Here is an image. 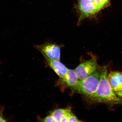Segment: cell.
<instances>
[{
	"label": "cell",
	"mask_w": 122,
	"mask_h": 122,
	"mask_svg": "<svg viewBox=\"0 0 122 122\" xmlns=\"http://www.w3.org/2000/svg\"><path fill=\"white\" fill-rule=\"evenodd\" d=\"M101 67L97 63V57L94 56L89 60L82 62L74 71L79 80H81L91 75Z\"/></svg>",
	"instance_id": "3957f363"
},
{
	"label": "cell",
	"mask_w": 122,
	"mask_h": 122,
	"mask_svg": "<svg viewBox=\"0 0 122 122\" xmlns=\"http://www.w3.org/2000/svg\"><path fill=\"white\" fill-rule=\"evenodd\" d=\"M63 79L68 86L72 88L77 85L79 80L74 70L69 69L65 78Z\"/></svg>",
	"instance_id": "ba28073f"
},
{
	"label": "cell",
	"mask_w": 122,
	"mask_h": 122,
	"mask_svg": "<svg viewBox=\"0 0 122 122\" xmlns=\"http://www.w3.org/2000/svg\"><path fill=\"white\" fill-rule=\"evenodd\" d=\"M107 68V66L101 67L98 87L95 92L88 98L95 103H103L111 106L122 105V101L116 95L108 82Z\"/></svg>",
	"instance_id": "6da1fadb"
},
{
	"label": "cell",
	"mask_w": 122,
	"mask_h": 122,
	"mask_svg": "<svg viewBox=\"0 0 122 122\" xmlns=\"http://www.w3.org/2000/svg\"><path fill=\"white\" fill-rule=\"evenodd\" d=\"M107 79L111 88L115 92L122 90V72L111 71L107 76Z\"/></svg>",
	"instance_id": "8992f818"
},
{
	"label": "cell",
	"mask_w": 122,
	"mask_h": 122,
	"mask_svg": "<svg viewBox=\"0 0 122 122\" xmlns=\"http://www.w3.org/2000/svg\"><path fill=\"white\" fill-rule=\"evenodd\" d=\"M35 47L45 56L53 60L60 61L61 48L55 44L47 43Z\"/></svg>",
	"instance_id": "5b68a950"
},
{
	"label": "cell",
	"mask_w": 122,
	"mask_h": 122,
	"mask_svg": "<svg viewBox=\"0 0 122 122\" xmlns=\"http://www.w3.org/2000/svg\"><path fill=\"white\" fill-rule=\"evenodd\" d=\"M68 122H80L81 121L79 120L75 115L71 112L70 113L68 116Z\"/></svg>",
	"instance_id": "8fae6325"
},
{
	"label": "cell",
	"mask_w": 122,
	"mask_h": 122,
	"mask_svg": "<svg viewBox=\"0 0 122 122\" xmlns=\"http://www.w3.org/2000/svg\"><path fill=\"white\" fill-rule=\"evenodd\" d=\"M4 111L3 107H0V122H6L7 120L4 118L3 115V112Z\"/></svg>",
	"instance_id": "7c38bea8"
},
{
	"label": "cell",
	"mask_w": 122,
	"mask_h": 122,
	"mask_svg": "<svg viewBox=\"0 0 122 122\" xmlns=\"http://www.w3.org/2000/svg\"><path fill=\"white\" fill-rule=\"evenodd\" d=\"M77 7L80 16L78 24L85 19L95 17L99 12L92 0H79Z\"/></svg>",
	"instance_id": "277c9868"
},
{
	"label": "cell",
	"mask_w": 122,
	"mask_h": 122,
	"mask_svg": "<svg viewBox=\"0 0 122 122\" xmlns=\"http://www.w3.org/2000/svg\"><path fill=\"white\" fill-rule=\"evenodd\" d=\"M100 78L99 69L86 78L79 80L77 85L72 88L73 91H77L88 97L97 90Z\"/></svg>",
	"instance_id": "7a4b0ae2"
},
{
	"label": "cell",
	"mask_w": 122,
	"mask_h": 122,
	"mask_svg": "<svg viewBox=\"0 0 122 122\" xmlns=\"http://www.w3.org/2000/svg\"><path fill=\"white\" fill-rule=\"evenodd\" d=\"M42 120V121L43 122H56V120L51 114L46 117Z\"/></svg>",
	"instance_id": "4fadbf2b"
},
{
	"label": "cell",
	"mask_w": 122,
	"mask_h": 122,
	"mask_svg": "<svg viewBox=\"0 0 122 122\" xmlns=\"http://www.w3.org/2000/svg\"><path fill=\"white\" fill-rule=\"evenodd\" d=\"M115 92L116 95L122 101V90L116 92Z\"/></svg>",
	"instance_id": "5bb4252c"
},
{
	"label": "cell",
	"mask_w": 122,
	"mask_h": 122,
	"mask_svg": "<svg viewBox=\"0 0 122 122\" xmlns=\"http://www.w3.org/2000/svg\"><path fill=\"white\" fill-rule=\"evenodd\" d=\"M99 12L109 5V0H92Z\"/></svg>",
	"instance_id": "30bf717a"
},
{
	"label": "cell",
	"mask_w": 122,
	"mask_h": 122,
	"mask_svg": "<svg viewBox=\"0 0 122 122\" xmlns=\"http://www.w3.org/2000/svg\"><path fill=\"white\" fill-rule=\"evenodd\" d=\"M71 110L68 109H58L53 111L51 114L56 122H61L64 116L71 112Z\"/></svg>",
	"instance_id": "9c48e42d"
},
{
	"label": "cell",
	"mask_w": 122,
	"mask_h": 122,
	"mask_svg": "<svg viewBox=\"0 0 122 122\" xmlns=\"http://www.w3.org/2000/svg\"><path fill=\"white\" fill-rule=\"evenodd\" d=\"M47 63L59 77L64 79L66 75L68 68L59 61L53 60L44 56Z\"/></svg>",
	"instance_id": "52a82bcc"
}]
</instances>
